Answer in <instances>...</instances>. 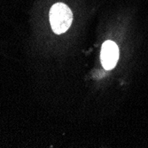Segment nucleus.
Instances as JSON below:
<instances>
[{"label": "nucleus", "mask_w": 148, "mask_h": 148, "mask_svg": "<svg viewBox=\"0 0 148 148\" xmlns=\"http://www.w3.org/2000/svg\"><path fill=\"white\" fill-rule=\"evenodd\" d=\"M119 59V48L113 41H106L101 48L100 60L104 69L110 70L114 69Z\"/></svg>", "instance_id": "2"}, {"label": "nucleus", "mask_w": 148, "mask_h": 148, "mask_svg": "<svg viewBox=\"0 0 148 148\" xmlns=\"http://www.w3.org/2000/svg\"><path fill=\"white\" fill-rule=\"evenodd\" d=\"M49 18L53 32L60 35L65 33L70 28L73 21V13L66 5L57 3L51 6Z\"/></svg>", "instance_id": "1"}]
</instances>
